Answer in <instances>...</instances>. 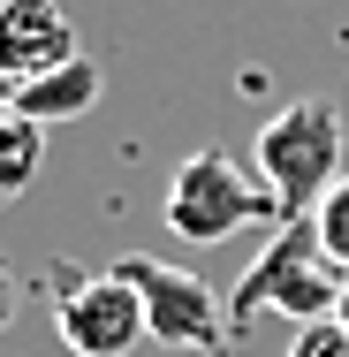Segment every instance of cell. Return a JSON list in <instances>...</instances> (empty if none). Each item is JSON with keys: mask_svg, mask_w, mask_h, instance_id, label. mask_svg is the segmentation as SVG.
Masks as SVG:
<instances>
[{"mask_svg": "<svg viewBox=\"0 0 349 357\" xmlns=\"http://www.w3.org/2000/svg\"><path fill=\"white\" fill-rule=\"evenodd\" d=\"M311 228H319V251H327V259H334V266L349 274V175L334 183V190H327V198H319Z\"/></svg>", "mask_w": 349, "mask_h": 357, "instance_id": "obj_9", "label": "cell"}, {"mask_svg": "<svg viewBox=\"0 0 349 357\" xmlns=\"http://www.w3.org/2000/svg\"><path fill=\"white\" fill-rule=\"evenodd\" d=\"M107 274H122V282L137 289L152 342H167V350H220V342H228V304H220L190 266H167V259H152V251H122Z\"/></svg>", "mask_w": 349, "mask_h": 357, "instance_id": "obj_4", "label": "cell"}, {"mask_svg": "<svg viewBox=\"0 0 349 357\" xmlns=\"http://www.w3.org/2000/svg\"><path fill=\"white\" fill-rule=\"evenodd\" d=\"M0 107H15V84H8V76H0Z\"/></svg>", "mask_w": 349, "mask_h": 357, "instance_id": "obj_12", "label": "cell"}, {"mask_svg": "<svg viewBox=\"0 0 349 357\" xmlns=\"http://www.w3.org/2000/svg\"><path fill=\"white\" fill-rule=\"evenodd\" d=\"M38 167H46V130L23 122L15 107H0V206L23 198V190L38 183Z\"/></svg>", "mask_w": 349, "mask_h": 357, "instance_id": "obj_8", "label": "cell"}, {"mask_svg": "<svg viewBox=\"0 0 349 357\" xmlns=\"http://www.w3.org/2000/svg\"><path fill=\"white\" fill-rule=\"evenodd\" d=\"M160 213H167V228H175L183 243H228L243 220H288L274 206V190H266L258 175H243L220 144H198V152L167 175Z\"/></svg>", "mask_w": 349, "mask_h": 357, "instance_id": "obj_3", "label": "cell"}, {"mask_svg": "<svg viewBox=\"0 0 349 357\" xmlns=\"http://www.w3.org/2000/svg\"><path fill=\"white\" fill-rule=\"evenodd\" d=\"M54 335L76 357H130L137 342H152L144 335V304H137V289L122 282V274H84L76 289H61Z\"/></svg>", "mask_w": 349, "mask_h": 357, "instance_id": "obj_5", "label": "cell"}, {"mask_svg": "<svg viewBox=\"0 0 349 357\" xmlns=\"http://www.w3.org/2000/svg\"><path fill=\"white\" fill-rule=\"evenodd\" d=\"M288 357H349V327L342 319H311L288 335Z\"/></svg>", "mask_w": 349, "mask_h": 357, "instance_id": "obj_10", "label": "cell"}, {"mask_svg": "<svg viewBox=\"0 0 349 357\" xmlns=\"http://www.w3.org/2000/svg\"><path fill=\"white\" fill-rule=\"evenodd\" d=\"M251 160H258V183L274 190L281 213L311 220L319 198L342 183V107H334V99H311V91L288 99L274 122L258 130Z\"/></svg>", "mask_w": 349, "mask_h": 357, "instance_id": "obj_2", "label": "cell"}, {"mask_svg": "<svg viewBox=\"0 0 349 357\" xmlns=\"http://www.w3.org/2000/svg\"><path fill=\"white\" fill-rule=\"evenodd\" d=\"M334 319H342V327H349V289H342V312H334Z\"/></svg>", "mask_w": 349, "mask_h": 357, "instance_id": "obj_13", "label": "cell"}, {"mask_svg": "<svg viewBox=\"0 0 349 357\" xmlns=\"http://www.w3.org/2000/svg\"><path fill=\"white\" fill-rule=\"evenodd\" d=\"M99 91H107L99 61H91V54H76L69 69L38 76V84H23V91H15V114H23V122H38V130H54V122L91 114V107H99Z\"/></svg>", "mask_w": 349, "mask_h": 357, "instance_id": "obj_7", "label": "cell"}, {"mask_svg": "<svg viewBox=\"0 0 349 357\" xmlns=\"http://www.w3.org/2000/svg\"><path fill=\"white\" fill-rule=\"evenodd\" d=\"M342 289H349V274L319 251V228H311V220H281L274 243L243 266V282L228 296V335H243L258 312H281V319H296V327L334 319V312H342Z\"/></svg>", "mask_w": 349, "mask_h": 357, "instance_id": "obj_1", "label": "cell"}, {"mask_svg": "<svg viewBox=\"0 0 349 357\" xmlns=\"http://www.w3.org/2000/svg\"><path fill=\"white\" fill-rule=\"evenodd\" d=\"M8 319H15V282L0 274V327H8Z\"/></svg>", "mask_w": 349, "mask_h": 357, "instance_id": "obj_11", "label": "cell"}, {"mask_svg": "<svg viewBox=\"0 0 349 357\" xmlns=\"http://www.w3.org/2000/svg\"><path fill=\"white\" fill-rule=\"evenodd\" d=\"M76 54V23L61 0H0V76L23 91V84H38V76L69 69Z\"/></svg>", "mask_w": 349, "mask_h": 357, "instance_id": "obj_6", "label": "cell"}]
</instances>
